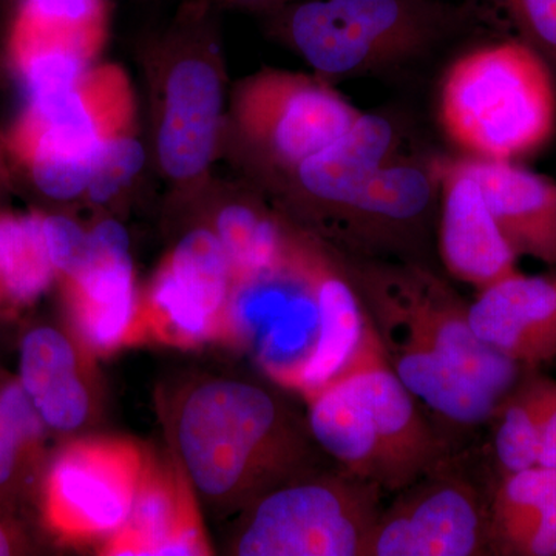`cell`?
Wrapping results in <instances>:
<instances>
[{"instance_id":"6da1fadb","label":"cell","mask_w":556,"mask_h":556,"mask_svg":"<svg viewBox=\"0 0 556 556\" xmlns=\"http://www.w3.org/2000/svg\"><path fill=\"white\" fill-rule=\"evenodd\" d=\"M167 452L201 507L239 515L254 501L314 468L306 419L254 380L197 376L161 397Z\"/></svg>"},{"instance_id":"7a4b0ae2","label":"cell","mask_w":556,"mask_h":556,"mask_svg":"<svg viewBox=\"0 0 556 556\" xmlns=\"http://www.w3.org/2000/svg\"><path fill=\"white\" fill-rule=\"evenodd\" d=\"M439 121L470 159L511 163L530 155L556 127L552 67L525 40L468 51L442 80Z\"/></svg>"},{"instance_id":"3957f363","label":"cell","mask_w":556,"mask_h":556,"mask_svg":"<svg viewBox=\"0 0 556 556\" xmlns=\"http://www.w3.org/2000/svg\"><path fill=\"white\" fill-rule=\"evenodd\" d=\"M274 11L289 46L327 78L407 61L463 20L437 0H299Z\"/></svg>"},{"instance_id":"277c9868","label":"cell","mask_w":556,"mask_h":556,"mask_svg":"<svg viewBox=\"0 0 556 556\" xmlns=\"http://www.w3.org/2000/svg\"><path fill=\"white\" fill-rule=\"evenodd\" d=\"M135 129L129 76L115 64L90 67L75 89L28 101L11 134L14 155L47 199L86 195L102 150Z\"/></svg>"},{"instance_id":"5b68a950","label":"cell","mask_w":556,"mask_h":556,"mask_svg":"<svg viewBox=\"0 0 556 556\" xmlns=\"http://www.w3.org/2000/svg\"><path fill=\"white\" fill-rule=\"evenodd\" d=\"M383 490L340 468L303 471L241 510L233 556H364Z\"/></svg>"},{"instance_id":"8992f818","label":"cell","mask_w":556,"mask_h":556,"mask_svg":"<svg viewBox=\"0 0 556 556\" xmlns=\"http://www.w3.org/2000/svg\"><path fill=\"white\" fill-rule=\"evenodd\" d=\"M339 257L372 324L396 327L433 348L501 399L517 386L522 368L475 336L467 303L441 278L416 262Z\"/></svg>"},{"instance_id":"52a82bcc","label":"cell","mask_w":556,"mask_h":556,"mask_svg":"<svg viewBox=\"0 0 556 556\" xmlns=\"http://www.w3.org/2000/svg\"><path fill=\"white\" fill-rule=\"evenodd\" d=\"M149 450L109 434L65 439L50 453L35 508L58 543L100 547L126 525Z\"/></svg>"},{"instance_id":"ba28073f","label":"cell","mask_w":556,"mask_h":556,"mask_svg":"<svg viewBox=\"0 0 556 556\" xmlns=\"http://www.w3.org/2000/svg\"><path fill=\"white\" fill-rule=\"evenodd\" d=\"M362 115L324 79L288 70H260L241 80L232 98L241 137L287 174L343 137Z\"/></svg>"},{"instance_id":"9c48e42d","label":"cell","mask_w":556,"mask_h":556,"mask_svg":"<svg viewBox=\"0 0 556 556\" xmlns=\"http://www.w3.org/2000/svg\"><path fill=\"white\" fill-rule=\"evenodd\" d=\"M232 291L217 236L206 225L188 230L139 295L142 340L182 350L222 343Z\"/></svg>"},{"instance_id":"30bf717a","label":"cell","mask_w":556,"mask_h":556,"mask_svg":"<svg viewBox=\"0 0 556 556\" xmlns=\"http://www.w3.org/2000/svg\"><path fill=\"white\" fill-rule=\"evenodd\" d=\"M489 508L478 486L444 460L382 508L364 556L490 554Z\"/></svg>"},{"instance_id":"8fae6325","label":"cell","mask_w":556,"mask_h":556,"mask_svg":"<svg viewBox=\"0 0 556 556\" xmlns=\"http://www.w3.org/2000/svg\"><path fill=\"white\" fill-rule=\"evenodd\" d=\"M160 76L156 155L161 170L177 182L206 174L217 155L225 108V73L212 43L179 47Z\"/></svg>"},{"instance_id":"7c38bea8","label":"cell","mask_w":556,"mask_h":556,"mask_svg":"<svg viewBox=\"0 0 556 556\" xmlns=\"http://www.w3.org/2000/svg\"><path fill=\"white\" fill-rule=\"evenodd\" d=\"M399 146L393 123L364 113L343 137L289 172L300 228L339 243L358 193L380 167L399 159Z\"/></svg>"},{"instance_id":"4fadbf2b","label":"cell","mask_w":556,"mask_h":556,"mask_svg":"<svg viewBox=\"0 0 556 556\" xmlns=\"http://www.w3.org/2000/svg\"><path fill=\"white\" fill-rule=\"evenodd\" d=\"M89 262L62 281L65 325L97 357L118 353L142 340L139 292L130 239L116 219L89 229Z\"/></svg>"},{"instance_id":"5bb4252c","label":"cell","mask_w":556,"mask_h":556,"mask_svg":"<svg viewBox=\"0 0 556 556\" xmlns=\"http://www.w3.org/2000/svg\"><path fill=\"white\" fill-rule=\"evenodd\" d=\"M346 367L356 378L371 412L383 492H399L448 459L444 442L420 413L419 401L388 364L367 313L361 342Z\"/></svg>"},{"instance_id":"9a60e30c","label":"cell","mask_w":556,"mask_h":556,"mask_svg":"<svg viewBox=\"0 0 556 556\" xmlns=\"http://www.w3.org/2000/svg\"><path fill=\"white\" fill-rule=\"evenodd\" d=\"M97 361L67 325L40 321L22 332L17 380L50 434L79 437L100 422L104 391Z\"/></svg>"},{"instance_id":"2e32d148","label":"cell","mask_w":556,"mask_h":556,"mask_svg":"<svg viewBox=\"0 0 556 556\" xmlns=\"http://www.w3.org/2000/svg\"><path fill=\"white\" fill-rule=\"evenodd\" d=\"M97 551L108 556L215 554L199 497L169 452L149 450L126 525Z\"/></svg>"},{"instance_id":"e0dca14e","label":"cell","mask_w":556,"mask_h":556,"mask_svg":"<svg viewBox=\"0 0 556 556\" xmlns=\"http://www.w3.org/2000/svg\"><path fill=\"white\" fill-rule=\"evenodd\" d=\"M439 182V254L456 280L482 289L517 274V255L508 247L486 206L467 160L431 164Z\"/></svg>"},{"instance_id":"ac0fdd59","label":"cell","mask_w":556,"mask_h":556,"mask_svg":"<svg viewBox=\"0 0 556 556\" xmlns=\"http://www.w3.org/2000/svg\"><path fill=\"white\" fill-rule=\"evenodd\" d=\"M475 336L521 368L556 357V280L517 273L479 289L468 305Z\"/></svg>"},{"instance_id":"d6986e66","label":"cell","mask_w":556,"mask_h":556,"mask_svg":"<svg viewBox=\"0 0 556 556\" xmlns=\"http://www.w3.org/2000/svg\"><path fill=\"white\" fill-rule=\"evenodd\" d=\"M514 254L556 265V185L510 161L468 159Z\"/></svg>"},{"instance_id":"ffe728a7","label":"cell","mask_w":556,"mask_h":556,"mask_svg":"<svg viewBox=\"0 0 556 556\" xmlns=\"http://www.w3.org/2000/svg\"><path fill=\"white\" fill-rule=\"evenodd\" d=\"M303 399L308 405L306 426L317 447L348 473L375 482L382 489L379 444L371 412L346 364L334 378Z\"/></svg>"},{"instance_id":"44dd1931","label":"cell","mask_w":556,"mask_h":556,"mask_svg":"<svg viewBox=\"0 0 556 556\" xmlns=\"http://www.w3.org/2000/svg\"><path fill=\"white\" fill-rule=\"evenodd\" d=\"M490 554L556 556V470L504 475L489 508Z\"/></svg>"},{"instance_id":"7402d4cb","label":"cell","mask_w":556,"mask_h":556,"mask_svg":"<svg viewBox=\"0 0 556 556\" xmlns=\"http://www.w3.org/2000/svg\"><path fill=\"white\" fill-rule=\"evenodd\" d=\"M108 31V0H21L11 22V62L16 67L46 53L75 54L91 62Z\"/></svg>"},{"instance_id":"603a6c76","label":"cell","mask_w":556,"mask_h":556,"mask_svg":"<svg viewBox=\"0 0 556 556\" xmlns=\"http://www.w3.org/2000/svg\"><path fill=\"white\" fill-rule=\"evenodd\" d=\"M49 434L17 376L0 368V496L24 511L38 497Z\"/></svg>"},{"instance_id":"cb8c5ba5","label":"cell","mask_w":556,"mask_h":556,"mask_svg":"<svg viewBox=\"0 0 556 556\" xmlns=\"http://www.w3.org/2000/svg\"><path fill=\"white\" fill-rule=\"evenodd\" d=\"M206 226L225 249L237 283L277 268L287 257L295 225L258 201L232 199L215 208Z\"/></svg>"},{"instance_id":"d4e9b609","label":"cell","mask_w":556,"mask_h":556,"mask_svg":"<svg viewBox=\"0 0 556 556\" xmlns=\"http://www.w3.org/2000/svg\"><path fill=\"white\" fill-rule=\"evenodd\" d=\"M58 280L47 249L42 214L0 212V294L28 306Z\"/></svg>"},{"instance_id":"484cf974","label":"cell","mask_w":556,"mask_h":556,"mask_svg":"<svg viewBox=\"0 0 556 556\" xmlns=\"http://www.w3.org/2000/svg\"><path fill=\"white\" fill-rule=\"evenodd\" d=\"M540 379H529L503 397L495 415L496 430L493 438L496 459L504 475L518 473L538 466L540 448Z\"/></svg>"},{"instance_id":"4316f807","label":"cell","mask_w":556,"mask_h":556,"mask_svg":"<svg viewBox=\"0 0 556 556\" xmlns=\"http://www.w3.org/2000/svg\"><path fill=\"white\" fill-rule=\"evenodd\" d=\"M144 161V148L135 137V130L123 131L102 150L86 195L94 204L110 203L137 177Z\"/></svg>"},{"instance_id":"83f0119b","label":"cell","mask_w":556,"mask_h":556,"mask_svg":"<svg viewBox=\"0 0 556 556\" xmlns=\"http://www.w3.org/2000/svg\"><path fill=\"white\" fill-rule=\"evenodd\" d=\"M42 230L58 281L75 277L90 258L89 230L62 214H42Z\"/></svg>"},{"instance_id":"f1b7e54d","label":"cell","mask_w":556,"mask_h":556,"mask_svg":"<svg viewBox=\"0 0 556 556\" xmlns=\"http://www.w3.org/2000/svg\"><path fill=\"white\" fill-rule=\"evenodd\" d=\"M525 42L556 68V0H504Z\"/></svg>"},{"instance_id":"f546056e","label":"cell","mask_w":556,"mask_h":556,"mask_svg":"<svg viewBox=\"0 0 556 556\" xmlns=\"http://www.w3.org/2000/svg\"><path fill=\"white\" fill-rule=\"evenodd\" d=\"M38 551L25 511L0 496V556L35 555Z\"/></svg>"},{"instance_id":"4dcf8cb0","label":"cell","mask_w":556,"mask_h":556,"mask_svg":"<svg viewBox=\"0 0 556 556\" xmlns=\"http://www.w3.org/2000/svg\"><path fill=\"white\" fill-rule=\"evenodd\" d=\"M538 420H540V448L538 466L556 470V382L540 379V402H538Z\"/></svg>"},{"instance_id":"1f68e13d","label":"cell","mask_w":556,"mask_h":556,"mask_svg":"<svg viewBox=\"0 0 556 556\" xmlns=\"http://www.w3.org/2000/svg\"><path fill=\"white\" fill-rule=\"evenodd\" d=\"M233 7H243V9H273L278 10L289 3L299 2V0H222Z\"/></svg>"},{"instance_id":"d6a6232c","label":"cell","mask_w":556,"mask_h":556,"mask_svg":"<svg viewBox=\"0 0 556 556\" xmlns=\"http://www.w3.org/2000/svg\"><path fill=\"white\" fill-rule=\"evenodd\" d=\"M0 295H2V294H0Z\"/></svg>"}]
</instances>
